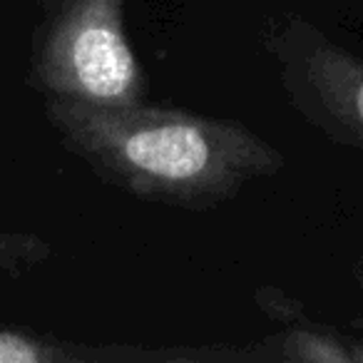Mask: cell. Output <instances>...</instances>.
Wrapping results in <instances>:
<instances>
[{
    "label": "cell",
    "instance_id": "6da1fadb",
    "mask_svg": "<svg viewBox=\"0 0 363 363\" xmlns=\"http://www.w3.org/2000/svg\"><path fill=\"white\" fill-rule=\"evenodd\" d=\"M43 112L62 150L112 187L162 207H222L286 164L281 152L244 122L145 100L85 105L45 97Z\"/></svg>",
    "mask_w": 363,
    "mask_h": 363
},
{
    "label": "cell",
    "instance_id": "7a4b0ae2",
    "mask_svg": "<svg viewBox=\"0 0 363 363\" xmlns=\"http://www.w3.org/2000/svg\"><path fill=\"white\" fill-rule=\"evenodd\" d=\"M130 0H43L30 82L45 97L85 105L145 100L147 75L125 28Z\"/></svg>",
    "mask_w": 363,
    "mask_h": 363
},
{
    "label": "cell",
    "instance_id": "3957f363",
    "mask_svg": "<svg viewBox=\"0 0 363 363\" xmlns=\"http://www.w3.org/2000/svg\"><path fill=\"white\" fill-rule=\"evenodd\" d=\"M267 50L289 105L331 142L363 152V57L301 18L274 28Z\"/></svg>",
    "mask_w": 363,
    "mask_h": 363
},
{
    "label": "cell",
    "instance_id": "277c9868",
    "mask_svg": "<svg viewBox=\"0 0 363 363\" xmlns=\"http://www.w3.org/2000/svg\"><path fill=\"white\" fill-rule=\"evenodd\" d=\"M95 361H162V351L137 346H90L60 338L0 331V363H95Z\"/></svg>",
    "mask_w": 363,
    "mask_h": 363
},
{
    "label": "cell",
    "instance_id": "5b68a950",
    "mask_svg": "<svg viewBox=\"0 0 363 363\" xmlns=\"http://www.w3.org/2000/svg\"><path fill=\"white\" fill-rule=\"evenodd\" d=\"M257 356L301 363H351V341H343L311 321H298L291 323L284 336L274 338V343H264Z\"/></svg>",
    "mask_w": 363,
    "mask_h": 363
},
{
    "label": "cell",
    "instance_id": "8992f818",
    "mask_svg": "<svg viewBox=\"0 0 363 363\" xmlns=\"http://www.w3.org/2000/svg\"><path fill=\"white\" fill-rule=\"evenodd\" d=\"M52 257V244L33 232H3L0 229V274L18 277L30 269L48 264Z\"/></svg>",
    "mask_w": 363,
    "mask_h": 363
},
{
    "label": "cell",
    "instance_id": "52a82bcc",
    "mask_svg": "<svg viewBox=\"0 0 363 363\" xmlns=\"http://www.w3.org/2000/svg\"><path fill=\"white\" fill-rule=\"evenodd\" d=\"M351 363H363V341H351Z\"/></svg>",
    "mask_w": 363,
    "mask_h": 363
},
{
    "label": "cell",
    "instance_id": "ba28073f",
    "mask_svg": "<svg viewBox=\"0 0 363 363\" xmlns=\"http://www.w3.org/2000/svg\"><path fill=\"white\" fill-rule=\"evenodd\" d=\"M351 277H353V284H356V286L363 291V262L353 264V269H351Z\"/></svg>",
    "mask_w": 363,
    "mask_h": 363
}]
</instances>
